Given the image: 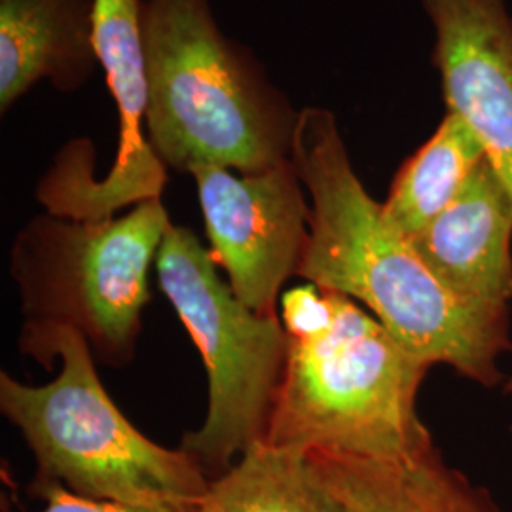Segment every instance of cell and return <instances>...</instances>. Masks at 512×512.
<instances>
[{
	"label": "cell",
	"mask_w": 512,
	"mask_h": 512,
	"mask_svg": "<svg viewBox=\"0 0 512 512\" xmlns=\"http://www.w3.org/2000/svg\"><path fill=\"white\" fill-rule=\"evenodd\" d=\"M291 160L311 205L298 275L366 306L421 363L450 366L484 387L501 384L511 306L461 298L440 281L366 192L334 112L300 109Z\"/></svg>",
	"instance_id": "obj_1"
},
{
	"label": "cell",
	"mask_w": 512,
	"mask_h": 512,
	"mask_svg": "<svg viewBox=\"0 0 512 512\" xmlns=\"http://www.w3.org/2000/svg\"><path fill=\"white\" fill-rule=\"evenodd\" d=\"M19 349L44 368L61 359L54 382L27 385L0 374V412L35 456L29 492L50 486L95 501L141 509H196L211 478L183 448L145 437L112 403L86 340L65 327L21 325Z\"/></svg>",
	"instance_id": "obj_2"
},
{
	"label": "cell",
	"mask_w": 512,
	"mask_h": 512,
	"mask_svg": "<svg viewBox=\"0 0 512 512\" xmlns=\"http://www.w3.org/2000/svg\"><path fill=\"white\" fill-rule=\"evenodd\" d=\"M147 139L165 167L251 175L291 160L300 110L220 31L209 0H141Z\"/></svg>",
	"instance_id": "obj_3"
},
{
	"label": "cell",
	"mask_w": 512,
	"mask_h": 512,
	"mask_svg": "<svg viewBox=\"0 0 512 512\" xmlns=\"http://www.w3.org/2000/svg\"><path fill=\"white\" fill-rule=\"evenodd\" d=\"M329 323L287 332L289 349L266 444L353 458L401 459L435 446L418 412L431 366L346 294Z\"/></svg>",
	"instance_id": "obj_4"
},
{
	"label": "cell",
	"mask_w": 512,
	"mask_h": 512,
	"mask_svg": "<svg viewBox=\"0 0 512 512\" xmlns=\"http://www.w3.org/2000/svg\"><path fill=\"white\" fill-rule=\"evenodd\" d=\"M169 226L162 200L107 220H29L10 249L23 325L74 330L95 361L129 365L150 302V266Z\"/></svg>",
	"instance_id": "obj_5"
},
{
	"label": "cell",
	"mask_w": 512,
	"mask_h": 512,
	"mask_svg": "<svg viewBox=\"0 0 512 512\" xmlns=\"http://www.w3.org/2000/svg\"><path fill=\"white\" fill-rule=\"evenodd\" d=\"M156 268L162 291L202 353L209 384L205 421L184 435L181 448L213 480L266 439L289 334L279 317L239 300L190 228L169 226Z\"/></svg>",
	"instance_id": "obj_6"
},
{
	"label": "cell",
	"mask_w": 512,
	"mask_h": 512,
	"mask_svg": "<svg viewBox=\"0 0 512 512\" xmlns=\"http://www.w3.org/2000/svg\"><path fill=\"white\" fill-rule=\"evenodd\" d=\"M95 52L118 109V148L109 173L93 179V147L76 139L61 148L40 179L46 213L71 220H107L148 200H162L167 167L147 135L148 80L141 37V0H95Z\"/></svg>",
	"instance_id": "obj_7"
},
{
	"label": "cell",
	"mask_w": 512,
	"mask_h": 512,
	"mask_svg": "<svg viewBox=\"0 0 512 512\" xmlns=\"http://www.w3.org/2000/svg\"><path fill=\"white\" fill-rule=\"evenodd\" d=\"M202 205L213 258L239 300L277 315L289 277L298 275L310 241L311 205L293 160L243 175L219 165L188 171Z\"/></svg>",
	"instance_id": "obj_8"
},
{
	"label": "cell",
	"mask_w": 512,
	"mask_h": 512,
	"mask_svg": "<svg viewBox=\"0 0 512 512\" xmlns=\"http://www.w3.org/2000/svg\"><path fill=\"white\" fill-rule=\"evenodd\" d=\"M446 112L482 143L512 192V12L507 0H420ZM512 389V378H511Z\"/></svg>",
	"instance_id": "obj_9"
},
{
	"label": "cell",
	"mask_w": 512,
	"mask_h": 512,
	"mask_svg": "<svg viewBox=\"0 0 512 512\" xmlns=\"http://www.w3.org/2000/svg\"><path fill=\"white\" fill-rule=\"evenodd\" d=\"M410 241L450 291L511 306L512 192L488 158L458 198Z\"/></svg>",
	"instance_id": "obj_10"
},
{
	"label": "cell",
	"mask_w": 512,
	"mask_h": 512,
	"mask_svg": "<svg viewBox=\"0 0 512 512\" xmlns=\"http://www.w3.org/2000/svg\"><path fill=\"white\" fill-rule=\"evenodd\" d=\"M95 0H0V112L48 80L80 90L97 69Z\"/></svg>",
	"instance_id": "obj_11"
},
{
	"label": "cell",
	"mask_w": 512,
	"mask_h": 512,
	"mask_svg": "<svg viewBox=\"0 0 512 512\" xmlns=\"http://www.w3.org/2000/svg\"><path fill=\"white\" fill-rule=\"evenodd\" d=\"M308 454L321 482L349 512H503L486 488L444 461L437 444L401 459Z\"/></svg>",
	"instance_id": "obj_12"
},
{
	"label": "cell",
	"mask_w": 512,
	"mask_h": 512,
	"mask_svg": "<svg viewBox=\"0 0 512 512\" xmlns=\"http://www.w3.org/2000/svg\"><path fill=\"white\" fill-rule=\"evenodd\" d=\"M486 152L458 114L446 112L433 135L397 171L382 202L385 219L414 239L454 202Z\"/></svg>",
	"instance_id": "obj_13"
},
{
	"label": "cell",
	"mask_w": 512,
	"mask_h": 512,
	"mask_svg": "<svg viewBox=\"0 0 512 512\" xmlns=\"http://www.w3.org/2000/svg\"><path fill=\"white\" fill-rule=\"evenodd\" d=\"M196 512H349L321 482L310 454L260 442L211 480Z\"/></svg>",
	"instance_id": "obj_14"
},
{
	"label": "cell",
	"mask_w": 512,
	"mask_h": 512,
	"mask_svg": "<svg viewBox=\"0 0 512 512\" xmlns=\"http://www.w3.org/2000/svg\"><path fill=\"white\" fill-rule=\"evenodd\" d=\"M46 501L44 511L40 512H196V509H141V507H129L110 501H95L88 497L69 492L63 486H50L44 492L37 495Z\"/></svg>",
	"instance_id": "obj_15"
}]
</instances>
